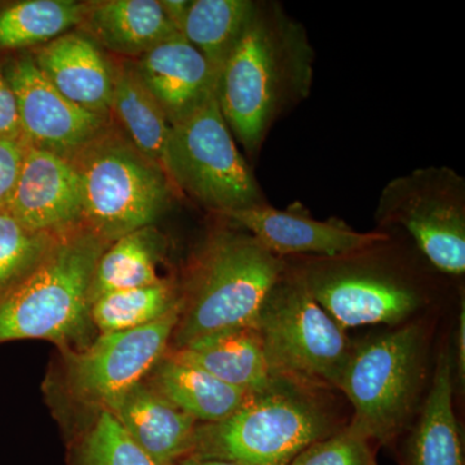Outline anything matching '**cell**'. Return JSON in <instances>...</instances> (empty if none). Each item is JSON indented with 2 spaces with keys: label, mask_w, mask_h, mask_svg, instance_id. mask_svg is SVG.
Returning a JSON list of instances; mask_svg holds the SVG:
<instances>
[{
  "label": "cell",
  "mask_w": 465,
  "mask_h": 465,
  "mask_svg": "<svg viewBox=\"0 0 465 465\" xmlns=\"http://www.w3.org/2000/svg\"><path fill=\"white\" fill-rule=\"evenodd\" d=\"M182 299L167 282L104 293L91 305L90 317L101 333L125 331L154 322Z\"/></svg>",
  "instance_id": "cell-26"
},
{
  "label": "cell",
  "mask_w": 465,
  "mask_h": 465,
  "mask_svg": "<svg viewBox=\"0 0 465 465\" xmlns=\"http://www.w3.org/2000/svg\"><path fill=\"white\" fill-rule=\"evenodd\" d=\"M253 327L277 381L338 388L351 347L344 330L312 295L304 277L283 274Z\"/></svg>",
  "instance_id": "cell-6"
},
{
  "label": "cell",
  "mask_w": 465,
  "mask_h": 465,
  "mask_svg": "<svg viewBox=\"0 0 465 465\" xmlns=\"http://www.w3.org/2000/svg\"><path fill=\"white\" fill-rule=\"evenodd\" d=\"M112 115L124 128L128 142L162 167L171 124L131 61L113 67Z\"/></svg>",
  "instance_id": "cell-22"
},
{
  "label": "cell",
  "mask_w": 465,
  "mask_h": 465,
  "mask_svg": "<svg viewBox=\"0 0 465 465\" xmlns=\"http://www.w3.org/2000/svg\"><path fill=\"white\" fill-rule=\"evenodd\" d=\"M159 235L153 226L124 235L106 247L91 286V305L104 293L162 282L157 273Z\"/></svg>",
  "instance_id": "cell-24"
},
{
  "label": "cell",
  "mask_w": 465,
  "mask_h": 465,
  "mask_svg": "<svg viewBox=\"0 0 465 465\" xmlns=\"http://www.w3.org/2000/svg\"><path fill=\"white\" fill-rule=\"evenodd\" d=\"M312 295L342 330L403 322L420 304L411 287L369 271H338L305 277Z\"/></svg>",
  "instance_id": "cell-14"
},
{
  "label": "cell",
  "mask_w": 465,
  "mask_h": 465,
  "mask_svg": "<svg viewBox=\"0 0 465 465\" xmlns=\"http://www.w3.org/2000/svg\"><path fill=\"white\" fill-rule=\"evenodd\" d=\"M82 185V223L106 243L152 226L173 201L163 168L108 130L69 159Z\"/></svg>",
  "instance_id": "cell-4"
},
{
  "label": "cell",
  "mask_w": 465,
  "mask_h": 465,
  "mask_svg": "<svg viewBox=\"0 0 465 465\" xmlns=\"http://www.w3.org/2000/svg\"><path fill=\"white\" fill-rule=\"evenodd\" d=\"M33 60L67 100L112 118L113 66L90 36L65 33L43 45Z\"/></svg>",
  "instance_id": "cell-16"
},
{
  "label": "cell",
  "mask_w": 465,
  "mask_h": 465,
  "mask_svg": "<svg viewBox=\"0 0 465 465\" xmlns=\"http://www.w3.org/2000/svg\"><path fill=\"white\" fill-rule=\"evenodd\" d=\"M381 225H401L439 271L465 272V183L449 167L418 168L385 185L376 208Z\"/></svg>",
  "instance_id": "cell-9"
},
{
  "label": "cell",
  "mask_w": 465,
  "mask_h": 465,
  "mask_svg": "<svg viewBox=\"0 0 465 465\" xmlns=\"http://www.w3.org/2000/svg\"><path fill=\"white\" fill-rule=\"evenodd\" d=\"M5 210L27 231L58 232L82 223V185L69 159L26 145Z\"/></svg>",
  "instance_id": "cell-12"
},
{
  "label": "cell",
  "mask_w": 465,
  "mask_h": 465,
  "mask_svg": "<svg viewBox=\"0 0 465 465\" xmlns=\"http://www.w3.org/2000/svg\"><path fill=\"white\" fill-rule=\"evenodd\" d=\"M0 137L25 143L20 121H18L16 99L2 66H0Z\"/></svg>",
  "instance_id": "cell-31"
},
{
  "label": "cell",
  "mask_w": 465,
  "mask_h": 465,
  "mask_svg": "<svg viewBox=\"0 0 465 465\" xmlns=\"http://www.w3.org/2000/svg\"><path fill=\"white\" fill-rule=\"evenodd\" d=\"M134 64L170 124L182 121L216 94L217 73L182 34L155 45Z\"/></svg>",
  "instance_id": "cell-15"
},
{
  "label": "cell",
  "mask_w": 465,
  "mask_h": 465,
  "mask_svg": "<svg viewBox=\"0 0 465 465\" xmlns=\"http://www.w3.org/2000/svg\"><path fill=\"white\" fill-rule=\"evenodd\" d=\"M81 25L97 45L124 57L139 58L182 34L170 23L159 0L87 3Z\"/></svg>",
  "instance_id": "cell-19"
},
{
  "label": "cell",
  "mask_w": 465,
  "mask_h": 465,
  "mask_svg": "<svg viewBox=\"0 0 465 465\" xmlns=\"http://www.w3.org/2000/svg\"><path fill=\"white\" fill-rule=\"evenodd\" d=\"M284 274L282 259L250 232H220L195 273L173 332L176 349L208 333L255 326L265 299Z\"/></svg>",
  "instance_id": "cell-3"
},
{
  "label": "cell",
  "mask_w": 465,
  "mask_h": 465,
  "mask_svg": "<svg viewBox=\"0 0 465 465\" xmlns=\"http://www.w3.org/2000/svg\"><path fill=\"white\" fill-rule=\"evenodd\" d=\"M27 231L5 208H0V284L32 271L54 235Z\"/></svg>",
  "instance_id": "cell-28"
},
{
  "label": "cell",
  "mask_w": 465,
  "mask_h": 465,
  "mask_svg": "<svg viewBox=\"0 0 465 465\" xmlns=\"http://www.w3.org/2000/svg\"><path fill=\"white\" fill-rule=\"evenodd\" d=\"M176 465H238L232 461L220 460V459H202L186 457L182 459Z\"/></svg>",
  "instance_id": "cell-34"
},
{
  "label": "cell",
  "mask_w": 465,
  "mask_h": 465,
  "mask_svg": "<svg viewBox=\"0 0 465 465\" xmlns=\"http://www.w3.org/2000/svg\"><path fill=\"white\" fill-rule=\"evenodd\" d=\"M291 465H374L369 440L351 427L305 449Z\"/></svg>",
  "instance_id": "cell-29"
},
{
  "label": "cell",
  "mask_w": 465,
  "mask_h": 465,
  "mask_svg": "<svg viewBox=\"0 0 465 465\" xmlns=\"http://www.w3.org/2000/svg\"><path fill=\"white\" fill-rule=\"evenodd\" d=\"M159 2L170 23L183 34V24L191 8L192 0H159Z\"/></svg>",
  "instance_id": "cell-32"
},
{
  "label": "cell",
  "mask_w": 465,
  "mask_h": 465,
  "mask_svg": "<svg viewBox=\"0 0 465 465\" xmlns=\"http://www.w3.org/2000/svg\"><path fill=\"white\" fill-rule=\"evenodd\" d=\"M183 300L154 322L125 331L101 333L84 351L67 358V382L76 399L108 409L143 381L166 356Z\"/></svg>",
  "instance_id": "cell-10"
},
{
  "label": "cell",
  "mask_w": 465,
  "mask_h": 465,
  "mask_svg": "<svg viewBox=\"0 0 465 465\" xmlns=\"http://www.w3.org/2000/svg\"><path fill=\"white\" fill-rule=\"evenodd\" d=\"M87 3L25 0L0 12V50L45 45L81 25Z\"/></svg>",
  "instance_id": "cell-25"
},
{
  "label": "cell",
  "mask_w": 465,
  "mask_h": 465,
  "mask_svg": "<svg viewBox=\"0 0 465 465\" xmlns=\"http://www.w3.org/2000/svg\"><path fill=\"white\" fill-rule=\"evenodd\" d=\"M26 143L0 137V208L7 206L23 166Z\"/></svg>",
  "instance_id": "cell-30"
},
{
  "label": "cell",
  "mask_w": 465,
  "mask_h": 465,
  "mask_svg": "<svg viewBox=\"0 0 465 465\" xmlns=\"http://www.w3.org/2000/svg\"><path fill=\"white\" fill-rule=\"evenodd\" d=\"M458 357L457 369L459 381L464 382L465 379V309L461 307V313L459 316L458 329Z\"/></svg>",
  "instance_id": "cell-33"
},
{
  "label": "cell",
  "mask_w": 465,
  "mask_h": 465,
  "mask_svg": "<svg viewBox=\"0 0 465 465\" xmlns=\"http://www.w3.org/2000/svg\"><path fill=\"white\" fill-rule=\"evenodd\" d=\"M105 410L157 463L176 465L191 454L197 421L149 382L134 385Z\"/></svg>",
  "instance_id": "cell-17"
},
{
  "label": "cell",
  "mask_w": 465,
  "mask_h": 465,
  "mask_svg": "<svg viewBox=\"0 0 465 465\" xmlns=\"http://www.w3.org/2000/svg\"><path fill=\"white\" fill-rule=\"evenodd\" d=\"M162 167L173 186L220 215L266 203L226 124L216 94L171 124Z\"/></svg>",
  "instance_id": "cell-7"
},
{
  "label": "cell",
  "mask_w": 465,
  "mask_h": 465,
  "mask_svg": "<svg viewBox=\"0 0 465 465\" xmlns=\"http://www.w3.org/2000/svg\"><path fill=\"white\" fill-rule=\"evenodd\" d=\"M281 382L251 397L219 423L197 427L189 457L238 465H291L317 440L330 436V420L313 402Z\"/></svg>",
  "instance_id": "cell-5"
},
{
  "label": "cell",
  "mask_w": 465,
  "mask_h": 465,
  "mask_svg": "<svg viewBox=\"0 0 465 465\" xmlns=\"http://www.w3.org/2000/svg\"><path fill=\"white\" fill-rule=\"evenodd\" d=\"M149 384L173 406L204 424L224 420L255 396L232 387L201 367L164 356L150 372Z\"/></svg>",
  "instance_id": "cell-20"
},
{
  "label": "cell",
  "mask_w": 465,
  "mask_h": 465,
  "mask_svg": "<svg viewBox=\"0 0 465 465\" xmlns=\"http://www.w3.org/2000/svg\"><path fill=\"white\" fill-rule=\"evenodd\" d=\"M3 69L16 99L26 145L70 159L108 130L112 118L67 100L45 78L33 57L17 58Z\"/></svg>",
  "instance_id": "cell-11"
},
{
  "label": "cell",
  "mask_w": 465,
  "mask_h": 465,
  "mask_svg": "<svg viewBox=\"0 0 465 465\" xmlns=\"http://www.w3.org/2000/svg\"><path fill=\"white\" fill-rule=\"evenodd\" d=\"M423 371L424 338L416 324L351 349L338 384L353 406L349 427L366 440L391 442L414 414Z\"/></svg>",
  "instance_id": "cell-8"
},
{
  "label": "cell",
  "mask_w": 465,
  "mask_h": 465,
  "mask_svg": "<svg viewBox=\"0 0 465 465\" xmlns=\"http://www.w3.org/2000/svg\"><path fill=\"white\" fill-rule=\"evenodd\" d=\"M108 246L85 226L54 237L32 271L0 302V342L74 339L90 317L92 281Z\"/></svg>",
  "instance_id": "cell-2"
},
{
  "label": "cell",
  "mask_w": 465,
  "mask_h": 465,
  "mask_svg": "<svg viewBox=\"0 0 465 465\" xmlns=\"http://www.w3.org/2000/svg\"><path fill=\"white\" fill-rule=\"evenodd\" d=\"M168 356L201 367L251 394L264 393L283 382L272 374L255 327L208 333L174 349Z\"/></svg>",
  "instance_id": "cell-18"
},
{
  "label": "cell",
  "mask_w": 465,
  "mask_h": 465,
  "mask_svg": "<svg viewBox=\"0 0 465 465\" xmlns=\"http://www.w3.org/2000/svg\"><path fill=\"white\" fill-rule=\"evenodd\" d=\"M258 3L252 0H192L183 35L203 54L219 75L250 21Z\"/></svg>",
  "instance_id": "cell-23"
},
{
  "label": "cell",
  "mask_w": 465,
  "mask_h": 465,
  "mask_svg": "<svg viewBox=\"0 0 465 465\" xmlns=\"http://www.w3.org/2000/svg\"><path fill=\"white\" fill-rule=\"evenodd\" d=\"M314 51L304 27L274 3H258L217 75L216 99L232 134L258 153L274 122L307 99Z\"/></svg>",
  "instance_id": "cell-1"
},
{
  "label": "cell",
  "mask_w": 465,
  "mask_h": 465,
  "mask_svg": "<svg viewBox=\"0 0 465 465\" xmlns=\"http://www.w3.org/2000/svg\"><path fill=\"white\" fill-rule=\"evenodd\" d=\"M256 238L273 255H353L390 240L384 232H361L338 220L312 219L296 210H278L268 203L224 216Z\"/></svg>",
  "instance_id": "cell-13"
},
{
  "label": "cell",
  "mask_w": 465,
  "mask_h": 465,
  "mask_svg": "<svg viewBox=\"0 0 465 465\" xmlns=\"http://www.w3.org/2000/svg\"><path fill=\"white\" fill-rule=\"evenodd\" d=\"M452 360L440 353L430 394L407 450L409 465H464L463 440L452 402Z\"/></svg>",
  "instance_id": "cell-21"
},
{
  "label": "cell",
  "mask_w": 465,
  "mask_h": 465,
  "mask_svg": "<svg viewBox=\"0 0 465 465\" xmlns=\"http://www.w3.org/2000/svg\"><path fill=\"white\" fill-rule=\"evenodd\" d=\"M74 465H161L125 432L108 410H101L96 421L79 443Z\"/></svg>",
  "instance_id": "cell-27"
}]
</instances>
